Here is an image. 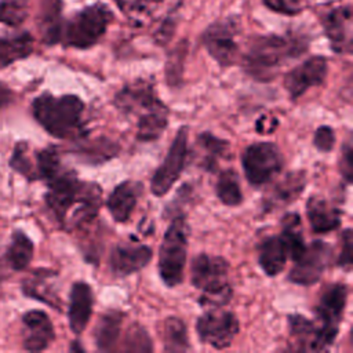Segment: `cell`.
<instances>
[{
    "mask_svg": "<svg viewBox=\"0 0 353 353\" xmlns=\"http://www.w3.org/2000/svg\"><path fill=\"white\" fill-rule=\"evenodd\" d=\"M188 156V128L181 127L159 168L150 181V190L154 196H164L179 178Z\"/></svg>",
    "mask_w": 353,
    "mask_h": 353,
    "instance_id": "9",
    "label": "cell"
},
{
    "mask_svg": "<svg viewBox=\"0 0 353 353\" xmlns=\"http://www.w3.org/2000/svg\"><path fill=\"white\" fill-rule=\"evenodd\" d=\"M332 258V248L321 240H314L305 245L303 251L294 259L288 280L299 285L317 283Z\"/></svg>",
    "mask_w": 353,
    "mask_h": 353,
    "instance_id": "10",
    "label": "cell"
},
{
    "mask_svg": "<svg viewBox=\"0 0 353 353\" xmlns=\"http://www.w3.org/2000/svg\"><path fill=\"white\" fill-rule=\"evenodd\" d=\"M161 0H120V7H123L131 15H149Z\"/></svg>",
    "mask_w": 353,
    "mask_h": 353,
    "instance_id": "40",
    "label": "cell"
},
{
    "mask_svg": "<svg viewBox=\"0 0 353 353\" xmlns=\"http://www.w3.org/2000/svg\"><path fill=\"white\" fill-rule=\"evenodd\" d=\"M237 32L236 21L228 18L210 25L203 34V44L208 54L223 68L233 65L239 58Z\"/></svg>",
    "mask_w": 353,
    "mask_h": 353,
    "instance_id": "11",
    "label": "cell"
},
{
    "mask_svg": "<svg viewBox=\"0 0 353 353\" xmlns=\"http://www.w3.org/2000/svg\"><path fill=\"white\" fill-rule=\"evenodd\" d=\"M168 124V109L160 101L153 108L138 116L137 139L141 142H152L163 134Z\"/></svg>",
    "mask_w": 353,
    "mask_h": 353,
    "instance_id": "25",
    "label": "cell"
},
{
    "mask_svg": "<svg viewBox=\"0 0 353 353\" xmlns=\"http://www.w3.org/2000/svg\"><path fill=\"white\" fill-rule=\"evenodd\" d=\"M288 327L294 349L302 352L327 350L338 335V331L328 330L301 314H290Z\"/></svg>",
    "mask_w": 353,
    "mask_h": 353,
    "instance_id": "12",
    "label": "cell"
},
{
    "mask_svg": "<svg viewBox=\"0 0 353 353\" xmlns=\"http://www.w3.org/2000/svg\"><path fill=\"white\" fill-rule=\"evenodd\" d=\"M113 18L112 11L103 3H95L77 12L62 29L61 40L74 48H90L105 34Z\"/></svg>",
    "mask_w": 353,
    "mask_h": 353,
    "instance_id": "6",
    "label": "cell"
},
{
    "mask_svg": "<svg viewBox=\"0 0 353 353\" xmlns=\"http://www.w3.org/2000/svg\"><path fill=\"white\" fill-rule=\"evenodd\" d=\"M325 36L335 52L352 51V7L350 4L332 8L323 19Z\"/></svg>",
    "mask_w": 353,
    "mask_h": 353,
    "instance_id": "16",
    "label": "cell"
},
{
    "mask_svg": "<svg viewBox=\"0 0 353 353\" xmlns=\"http://www.w3.org/2000/svg\"><path fill=\"white\" fill-rule=\"evenodd\" d=\"M123 323V313L119 310H108L97 323L94 330L95 345L99 350L108 352L114 347L119 341Z\"/></svg>",
    "mask_w": 353,
    "mask_h": 353,
    "instance_id": "26",
    "label": "cell"
},
{
    "mask_svg": "<svg viewBox=\"0 0 353 353\" xmlns=\"http://www.w3.org/2000/svg\"><path fill=\"white\" fill-rule=\"evenodd\" d=\"M241 164L247 181L252 186H262L280 174L284 159L274 143L256 142L244 150Z\"/></svg>",
    "mask_w": 353,
    "mask_h": 353,
    "instance_id": "7",
    "label": "cell"
},
{
    "mask_svg": "<svg viewBox=\"0 0 353 353\" xmlns=\"http://www.w3.org/2000/svg\"><path fill=\"white\" fill-rule=\"evenodd\" d=\"M23 349L28 352H41L50 346L55 338L54 327L43 310H29L22 316Z\"/></svg>",
    "mask_w": 353,
    "mask_h": 353,
    "instance_id": "17",
    "label": "cell"
},
{
    "mask_svg": "<svg viewBox=\"0 0 353 353\" xmlns=\"http://www.w3.org/2000/svg\"><path fill=\"white\" fill-rule=\"evenodd\" d=\"M29 12L28 0H0V22L8 26L23 23Z\"/></svg>",
    "mask_w": 353,
    "mask_h": 353,
    "instance_id": "35",
    "label": "cell"
},
{
    "mask_svg": "<svg viewBox=\"0 0 353 353\" xmlns=\"http://www.w3.org/2000/svg\"><path fill=\"white\" fill-rule=\"evenodd\" d=\"M306 47L307 41L299 36H258L243 55V68L254 79L268 81L288 59L305 52Z\"/></svg>",
    "mask_w": 353,
    "mask_h": 353,
    "instance_id": "2",
    "label": "cell"
},
{
    "mask_svg": "<svg viewBox=\"0 0 353 353\" xmlns=\"http://www.w3.org/2000/svg\"><path fill=\"white\" fill-rule=\"evenodd\" d=\"M280 237L284 240L287 245L288 258L294 261L305 248V241H303V234L301 228V218L298 214L290 212L283 218Z\"/></svg>",
    "mask_w": 353,
    "mask_h": 353,
    "instance_id": "30",
    "label": "cell"
},
{
    "mask_svg": "<svg viewBox=\"0 0 353 353\" xmlns=\"http://www.w3.org/2000/svg\"><path fill=\"white\" fill-rule=\"evenodd\" d=\"M36 176L37 179H44L46 182L55 176L61 170L59 153L54 146H48L36 153Z\"/></svg>",
    "mask_w": 353,
    "mask_h": 353,
    "instance_id": "34",
    "label": "cell"
},
{
    "mask_svg": "<svg viewBox=\"0 0 353 353\" xmlns=\"http://www.w3.org/2000/svg\"><path fill=\"white\" fill-rule=\"evenodd\" d=\"M352 154H353L352 143L350 141H347L342 148V159H341V172L347 183L352 181V165H353Z\"/></svg>",
    "mask_w": 353,
    "mask_h": 353,
    "instance_id": "44",
    "label": "cell"
},
{
    "mask_svg": "<svg viewBox=\"0 0 353 353\" xmlns=\"http://www.w3.org/2000/svg\"><path fill=\"white\" fill-rule=\"evenodd\" d=\"M328 72V63L324 57H310L301 65L291 69L284 76V87L291 99L302 97L309 88L320 85Z\"/></svg>",
    "mask_w": 353,
    "mask_h": 353,
    "instance_id": "13",
    "label": "cell"
},
{
    "mask_svg": "<svg viewBox=\"0 0 353 353\" xmlns=\"http://www.w3.org/2000/svg\"><path fill=\"white\" fill-rule=\"evenodd\" d=\"M163 341L165 352H186L190 347L186 325L178 317L165 319Z\"/></svg>",
    "mask_w": 353,
    "mask_h": 353,
    "instance_id": "31",
    "label": "cell"
},
{
    "mask_svg": "<svg viewBox=\"0 0 353 353\" xmlns=\"http://www.w3.org/2000/svg\"><path fill=\"white\" fill-rule=\"evenodd\" d=\"M33 241L22 230H14L6 251V259L14 270L19 272L28 268L33 258Z\"/></svg>",
    "mask_w": 353,
    "mask_h": 353,
    "instance_id": "27",
    "label": "cell"
},
{
    "mask_svg": "<svg viewBox=\"0 0 353 353\" xmlns=\"http://www.w3.org/2000/svg\"><path fill=\"white\" fill-rule=\"evenodd\" d=\"M189 228L182 215L174 218L164 233L159 250V273L167 287L181 284L188 254Z\"/></svg>",
    "mask_w": 353,
    "mask_h": 353,
    "instance_id": "5",
    "label": "cell"
},
{
    "mask_svg": "<svg viewBox=\"0 0 353 353\" xmlns=\"http://www.w3.org/2000/svg\"><path fill=\"white\" fill-rule=\"evenodd\" d=\"M229 263L222 256L200 254L192 261V284L201 291L200 305L222 307L232 298V285L228 279Z\"/></svg>",
    "mask_w": 353,
    "mask_h": 353,
    "instance_id": "4",
    "label": "cell"
},
{
    "mask_svg": "<svg viewBox=\"0 0 353 353\" xmlns=\"http://www.w3.org/2000/svg\"><path fill=\"white\" fill-rule=\"evenodd\" d=\"M219 201L225 205L234 207L243 201V193L240 189V181L233 170H225L221 172L215 186Z\"/></svg>",
    "mask_w": 353,
    "mask_h": 353,
    "instance_id": "32",
    "label": "cell"
},
{
    "mask_svg": "<svg viewBox=\"0 0 353 353\" xmlns=\"http://www.w3.org/2000/svg\"><path fill=\"white\" fill-rule=\"evenodd\" d=\"M92 290L90 284L84 281L74 283L70 290L68 309L69 327L73 334L80 335L85 330L92 314Z\"/></svg>",
    "mask_w": 353,
    "mask_h": 353,
    "instance_id": "19",
    "label": "cell"
},
{
    "mask_svg": "<svg viewBox=\"0 0 353 353\" xmlns=\"http://www.w3.org/2000/svg\"><path fill=\"white\" fill-rule=\"evenodd\" d=\"M10 165L14 171L19 172L25 178L37 179L36 170L28 157V143L26 142H18L14 146V150H12V154L10 159Z\"/></svg>",
    "mask_w": 353,
    "mask_h": 353,
    "instance_id": "37",
    "label": "cell"
},
{
    "mask_svg": "<svg viewBox=\"0 0 353 353\" xmlns=\"http://www.w3.org/2000/svg\"><path fill=\"white\" fill-rule=\"evenodd\" d=\"M62 0H41L39 12V28L43 41L52 46L62 36Z\"/></svg>",
    "mask_w": 353,
    "mask_h": 353,
    "instance_id": "24",
    "label": "cell"
},
{
    "mask_svg": "<svg viewBox=\"0 0 353 353\" xmlns=\"http://www.w3.org/2000/svg\"><path fill=\"white\" fill-rule=\"evenodd\" d=\"M141 190V183L135 181H124L113 189L106 200V207L116 222L124 223L128 221L137 205Z\"/></svg>",
    "mask_w": 353,
    "mask_h": 353,
    "instance_id": "20",
    "label": "cell"
},
{
    "mask_svg": "<svg viewBox=\"0 0 353 353\" xmlns=\"http://www.w3.org/2000/svg\"><path fill=\"white\" fill-rule=\"evenodd\" d=\"M196 143H197V148H200V153H201L200 165L210 171L215 168L218 160L223 157L229 150L228 141H223L208 131L201 132L197 137Z\"/></svg>",
    "mask_w": 353,
    "mask_h": 353,
    "instance_id": "29",
    "label": "cell"
},
{
    "mask_svg": "<svg viewBox=\"0 0 353 353\" xmlns=\"http://www.w3.org/2000/svg\"><path fill=\"white\" fill-rule=\"evenodd\" d=\"M276 127H277V119L274 117L269 119L265 114L256 120V125H255L259 134H270Z\"/></svg>",
    "mask_w": 353,
    "mask_h": 353,
    "instance_id": "45",
    "label": "cell"
},
{
    "mask_svg": "<svg viewBox=\"0 0 353 353\" xmlns=\"http://www.w3.org/2000/svg\"><path fill=\"white\" fill-rule=\"evenodd\" d=\"M306 215L314 233H328L341 225V210L323 197H310L307 200Z\"/></svg>",
    "mask_w": 353,
    "mask_h": 353,
    "instance_id": "21",
    "label": "cell"
},
{
    "mask_svg": "<svg viewBox=\"0 0 353 353\" xmlns=\"http://www.w3.org/2000/svg\"><path fill=\"white\" fill-rule=\"evenodd\" d=\"M119 152V146L105 138H98L90 142H85L80 146V156L84 157L85 161L94 163V164H101L113 156H116Z\"/></svg>",
    "mask_w": 353,
    "mask_h": 353,
    "instance_id": "33",
    "label": "cell"
},
{
    "mask_svg": "<svg viewBox=\"0 0 353 353\" xmlns=\"http://www.w3.org/2000/svg\"><path fill=\"white\" fill-rule=\"evenodd\" d=\"M33 51V37L22 33L15 37H0V69L29 57Z\"/></svg>",
    "mask_w": 353,
    "mask_h": 353,
    "instance_id": "28",
    "label": "cell"
},
{
    "mask_svg": "<svg viewBox=\"0 0 353 353\" xmlns=\"http://www.w3.org/2000/svg\"><path fill=\"white\" fill-rule=\"evenodd\" d=\"M47 186L46 204L65 229L80 228L97 216L102 203L97 183L81 182L74 172L62 168L47 181Z\"/></svg>",
    "mask_w": 353,
    "mask_h": 353,
    "instance_id": "1",
    "label": "cell"
},
{
    "mask_svg": "<svg viewBox=\"0 0 353 353\" xmlns=\"http://www.w3.org/2000/svg\"><path fill=\"white\" fill-rule=\"evenodd\" d=\"M347 301V288L345 284L335 283L328 285L319 296L314 307L319 324L339 331V323L343 316V310Z\"/></svg>",
    "mask_w": 353,
    "mask_h": 353,
    "instance_id": "15",
    "label": "cell"
},
{
    "mask_svg": "<svg viewBox=\"0 0 353 353\" xmlns=\"http://www.w3.org/2000/svg\"><path fill=\"white\" fill-rule=\"evenodd\" d=\"M288 250L280 236H270L259 244L258 261L268 276H277L285 266Z\"/></svg>",
    "mask_w": 353,
    "mask_h": 353,
    "instance_id": "23",
    "label": "cell"
},
{
    "mask_svg": "<svg viewBox=\"0 0 353 353\" xmlns=\"http://www.w3.org/2000/svg\"><path fill=\"white\" fill-rule=\"evenodd\" d=\"M174 32H175V22L174 19L171 18H167L164 19V22L160 25V28L156 30L154 33V41L159 44V46H165L171 37L174 36Z\"/></svg>",
    "mask_w": 353,
    "mask_h": 353,
    "instance_id": "43",
    "label": "cell"
},
{
    "mask_svg": "<svg viewBox=\"0 0 353 353\" xmlns=\"http://www.w3.org/2000/svg\"><path fill=\"white\" fill-rule=\"evenodd\" d=\"M7 99H8V91L0 85V108L6 105Z\"/></svg>",
    "mask_w": 353,
    "mask_h": 353,
    "instance_id": "46",
    "label": "cell"
},
{
    "mask_svg": "<svg viewBox=\"0 0 353 353\" xmlns=\"http://www.w3.org/2000/svg\"><path fill=\"white\" fill-rule=\"evenodd\" d=\"M36 121L52 137L74 138L83 131L84 103L77 95L54 97L44 92L32 102Z\"/></svg>",
    "mask_w": 353,
    "mask_h": 353,
    "instance_id": "3",
    "label": "cell"
},
{
    "mask_svg": "<svg viewBox=\"0 0 353 353\" xmlns=\"http://www.w3.org/2000/svg\"><path fill=\"white\" fill-rule=\"evenodd\" d=\"M265 6L272 11L284 15H296L306 8V0H263Z\"/></svg>",
    "mask_w": 353,
    "mask_h": 353,
    "instance_id": "39",
    "label": "cell"
},
{
    "mask_svg": "<svg viewBox=\"0 0 353 353\" xmlns=\"http://www.w3.org/2000/svg\"><path fill=\"white\" fill-rule=\"evenodd\" d=\"M196 331L203 343L222 350L229 347L236 338L239 320L232 312L212 307L197 319Z\"/></svg>",
    "mask_w": 353,
    "mask_h": 353,
    "instance_id": "8",
    "label": "cell"
},
{
    "mask_svg": "<svg viewBox=\"0 0 353 353\" xmlns=\"http://www.w3.org/2000/svg\"><path fill=\"white\" fill-rule=\"evenodd\" d=\"M160 99L156 95L154 87L150 81L138 79L124 85L114 95V106L125 114L139 116L145 110L153 108Z\"/></svg>",
    "mask_w": 353,
    "mask_h": 353,
    "instance_id": "14",
    "label": "cell"
},
{
    "mask_svg": "<svg viewBox=\"0 0 353 353\" xmlns=\"http://www.w3.org/2000/svg\"><path fill=\"white\" fill-rule=\"evenodd\" d=\"M152 259V248L143 244H117L109 258V266L116 276L125 277L143 269Z\"/></svg>",
    "mask_w": 353,
    "mask_h": 353,
    "instance_id": "18",
    "label": "cell"
},
{
    "mask_svg": "<svg viewBox=\"0 0 353 353\" xmlns=\"http://www.w3.org/2000/svg\"><path fill=\"white\" fill-rule=\"evenodd\" d=\"M188 52V43L186 40H182L174 51L168 55L167 63H165V77L170 85H178L182 80V73H183V63H185V57Z\"/></svg>",
    "mask_w": 353,
    "mask_h": 353,
    "instance_id": "36",
    "label": "cell"
},
{
    "mask_svg": "<svg viewBox=\"0 0 353 353\" xmlns=\"http://www.w3.org/2000/svg\"><path fill=\"white\" fill-rule=\"evenodd\" d=\"M306 176L302 171L288 172L283 179H280L265 199V207L272 210L273 207H281L292 203L305 189Z\"/></svg>",
    "mask_w": 353,
    "mask_h": 353,
    "instance_id": "22",
    "label": "cell"
},
{
    "mask_svg": "<svg viewBox=\"0 0 353 353\" xmlns=\"http://www.w3.org/2000/svg\"><path fill=\"white\" fill-rule=\"evenodd\" d=\"M341 254L338 256V266L349 269L352 265V230L347 228L342 232Z\"/></svg>",
    "mask_w": 353,
    "mask_h": 353,
    "instance_id": "42",
    "label": "cell"
},
{
    "mask_svg": "<svg viewBox=\"0 0 353 353\" xmlns=\"http://www.w3.org/2000/svg\"><path fill=\"white\" fill-rule=\"evenodd\" d=\"M313 143L320 152H331L335 145V132L328 125H321L316 130L313 137Z\"/></svg>",
    "mask_w": 353,
    "mask_h": 353,
    "instance_id": "41",
    "label": "cell"
},
{
    "mask_svg": "<svg viewBox=\"0 0 353 353\" xmlns=\"http://www.w3.org/2000/svg\"><path fill=\"white\" fill-rule=\"evenodd\" d=\"M153 346L150 342V338L148 336L145 328L139 325H132L127 335L124 342V350L127 352H152Z\"/></svg>",
    "mask_w": 353,
    "mask_h": 353,
    "instance_id": "38",
    "label": "cell"
}]
</instances>
